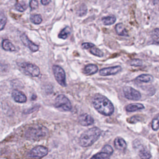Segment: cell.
Returning a JSON list of instances; mask_svg holds the SVG:
<instances>
[{"label": "cell", "mask_w": 159, "mask_h": 159, "mask_svg": "<svg viewBox=\"0 0 159 159\" xmlns=\"http://www.w3.org/2000/svg\"><path fill=\"white\" fill-rule=\"evenodd\" d=\"M93 105L98 112L104 116H111L114 111V106L111 101L101 94H97L93 98Z\"/></svg>", "instance_id": "obj_1"}, {"label": "cell", "mask_w": 159, "mask_h": 159, "mask_svg": "<svg viewBox=\"0 0 159 159\" xmlns=\"http://www.w3.org/2000/svg\"><path fill=\"white\" fill-rule=\"evenodd\" d=\"M101 130L98 127H92L84 132L79 139V143L81 147H87L92 145L101 136Z\"/></svg>", "instance_id": "obj_2"}, {"label": "cell", "mask_w": 159, "mask_h": 159, "mask_svg": "<svg viewBox=\"0 0 159 159\" xmlns=\"http://www.w3.org/2000/svg\"><path fill=\"white\" fill-rule=\"evenodd\" d=\"M48 135V130L41 125H35L30 127L25 132L26 137L34 140L43 139Z\"/></svg>", "instance_id": "obj_3"}, {"label": "cell", "mask_w": 159, "mask_h": 159, "mask_svg": "<svg viewBox=\"0 0 159 159\" xmlns=\"http://www.w3.org/2000/svg\"><path fill=\"white\" fill-rule=\"evenodd\" d=\"M54 106L56 108L62 111H70L72 106L70 100L63 94H59L55 99Z\"/></svg>", "instance_id": "obj_4"}, {"label": "cell", "mask_w": 159, "mask_h": 159, "mask_svg": "<svg viewBox=\"0 0 159 159\" xmlns=\"http://www.w3.org/2000/svg\"><path fill=\"white\" fill-rule=\"evenodd\" d=\"M19 66L25 74L29 76L36 77L39 76L40 73L39 68L33 63L23 62L19 64Z\"/></svg>", "instance_id": "obj_5"}, {"label": "cell", "mask_w": 159, "mask_h": 159, "mask_svg": "<svg viewBox=\"0 0 159 159\" xmlns=\"http://www.w3.org/2000/svg\"><path fill=\"white\" fill-rule=\"evenodd\" d=\"M48 153L47 147L42 145H38L34 147L29 153L28 157L32 159H40L46 156Z\"/></svg>", "instance_id": "obj_6"}, {"label": "cell", "mask_w": 159, "mask_h": 159, "mask_svg": "<svg viewBox=\"0 0 159 159\" xmlns=\"http://www.w3.org/2000/svg\"><path fill=\"white\" fill-rule=\"evenodd\" d=\"M52 69L55 78L58 84L63 87L66 86V75L63 69L58 65H53Z\"/></svg>", "instance_id": "obj_7"}, {"label": "cell", "mask_w": 159, "mask_h": 159, "mask_svg": "<svg viewBox=\"0 0 159 159\" xmlns=\"http://www.w3.org/2000/svg\"><path fill=\"white\" fill-rule=\"evenodd\" d=\"M123 92L125 98L128 99L137 101L141 98V94L140 92L130 86L124 87L123 88Z\"/></svg>", "instance_id": "obj_8"}, {"label": "cell", "mask_w": 159, "mask_h": 159, "mask_svg": "<svg viewBox=\"0 0 159 159\" xmlns=\"http://www.w3.org/2000/svg\"><path fill=\"white\" fill-rule=\"evenodd\" d=\"M20 39L21 40L22 42L23 43V44L25 46H26L27 47H28L32 52H37L39 50V47L37 45L33 43L31 40H30L28 38L27 35L25 34H24V33L20 35Z\"/></svg>", "instance_id": "obj_9"}, {"label": "cell", "mask_w": 159, "mask_h": 159, "mask_svg": "<svg viewBox=\"0 0 159 159\" xmlns=\"http://www.w3.org/2000/svg\"><path fill=\"white\" fill-rule=\"evenodd\" d=\"M121 70H122V68L120 66H115L104 68H102L99 71V75L101 76L113 75L120 71Z\"/></svg>", "instance_id": "obj_10"}, {"label": "cell", "mask_w": 159, "mask_h": 159, "mask_svg": "<svg viewBox=\"0 0 159 159\" xmlns=\"http://www.w3.org/2000/svg\"><path fill=\"white\" fill-rule=\"evenodd\" d=\"M78 122L81 125L88 126L93 124L94 119L90 115L88 114H83L79 116Z\"/></svg>", "instance_id": "obj_11"}, {"label": "cell", "mask_w": 159, "mask_h": 159, "mask_svg": "<svg viewBox=\"0 0 159 159\" xmlns=\"http://www.w3.org/2000/svg\"><path fill=\"white\" fill-rule=\"evenodd\" d=\"M12 97L14 100L17 102L24 103L25 102L27 101V97L25 94L17 89H14L12 91Z\"/></svg>", "instance_id": "obj_12"}, {"label": "cell", "mask_w": 159, "mask_h": 159, "mask_svg": "<svg viewBox=\"0 0 159 159\" xmlns=\"http://www.w3.org/2000/svg\"><path fill=\"white\" fill-rule=\"evenodd\" d=\"M114 146L118 150L124 152L127 148V143L121 137H117L114 141Z\"/></svg>", "instance_id": "obj_13"}, {"label": "cell", "mask_w": 159, "mask_h": 159, "mask_svg": "<svg viewBox=\"0 0 159 159\" xmlns=\"http://www.w3.org/2000/svg\"><path fill=\"white\" fill-rule=\"evenodd\" d=\"M98 70L97 65L94 64H88L83 68V73L86 75H91L96 73Z\"/></svg>", "instance_id": "obj_14"}, {"label": "cell", "mask_w": 159, "mask_h": 159, "mask_svg": "<svg viewBox=\"0 0 159 159\" xmlns=\"http://www.w3.org/2000/svg\"><path fill=\"white\" fill-rule=\"evenodd\" d=\"M145 107L142 104L140 103H132L129 104L125 107V109L127 112H135L137 111L142 110L144 109Z\"/></svg>", "instance_id": "obj_15"}, {"label": "cell", "mask_w": 159, "mask_h": 159, "mask_svg": "<svg viewBox=\"0 0 159 159\" xmlns=\"http://www.w3.org/2000/svg\"><path fill=\"white\" fill-rule=\"evenodd\" d=\"M115 30L117 34L120 36H128V32L126 30L125 26L122 23H119L116 25Z\"/></svg>", "instance_id": "obj_16"}, {"label": "cell", "mask_w": 159, "mask_h": 159, "mask_svg": "<svg viewBox=\"0 0 159 159\" xmlns=\"http://www.w3.org/2000/svg\"><path fill=\"white\" fill-rule=\"evenodd\" d=\"M2 47L6 51L14 52L16 50L15 46L8 39H4L2 42Z\"/></svg>", "instance_id": "obj_17"}, {"label": "cell", "mask_w": 159, "mask_h": 159, "mask_svg": "<svg viewBox=\"0 0 159 159\" xmlns=\"http://www.w3.org/2000/svg\"><path fill=\"white\" fill-rule=\"evenodd\" d=\"M139 155L141 159H150V153L143 147L140 146L139 147Z\"/></svg>", "instance_id": "obj_18"}, {"label": "cell", "mask_w": 159, "mask_h": 159, "mask_svg": "<svg viewBox=\"0 0 159 159\" xmlns=\"http://www.w3.org/2000/svg\"><path fill=\"white\" fill-rule=\"evenodd\" d=\"M135 80L142 83H149L153 80V76L148 74H142L138 76Z\"/></svg>", "instance_id": "obj_19"}, {"label": "cell", "mask_w": 159, "mask_h": 159, "mask_svg": "<svg viewBox=\"0 0 159 159\" xmlns=\"http://www.w3.org/2000/svg\"><path fill=\"white\" fill-rule=\"evenodd\" d=\"M71 33V29L68 26L65 27L63 30L60 31L58 34V37L62 39H66Z\"/></svg>", "instance_id": "obj_20"}, {"label": "cell", "mask_w": 159, "mask_h": 159, "mask_svg": "<svg viewBox=\"0 0 159 159\" xmlns=\"http://www.w3.org/2000/svg\"><path fill=\"white\" fill-rule=\"evenodd\" d=\"M116 20V19L114 16H106L104 17L102 19V23L106 25H109L113 24Z\"/></svg>", "instance_id": "obj_21"}, {"label": "cell", "mask_w": 159, "mask_h": 159, "mask_svg": "<svg viewBox=\"0 0 159 159\" xmlns=\"http://www.w3.org/2000/svg\"><path fill=\"white\" fill-rule=\"evenodd\" d=\"M110 156L111 155H109V154L101 151V152L98 153L93 156L91 159H109Z\"/></svg>", "instance_id": "obj_22"}, {"label": "cell", "mask_w": 159, "mask_h": 159, "mask_svg": "<svg viewBox=\"0 0 159 159\" xmlns=\"http://www.w3.org/2000/svg\"><path fill=\"white\" fill-rule=\"evenodd\" d=\"M30 20L35 24H40L42 21V18L40 14H33L30 16Z\"/></svg>", "instance_id": "obj_23"}, {"label": "cell", "mask_w": 159, "mask_h": 159, "mask_svg": "<svg viewBox=\"0 0 159 159\" xmlns=\"http://www.w3.org/2000/svg\"><path fill=\"white\" fill-rule=\"evenodd\" d=\"M89 52L91 54L97 56L98 57H102L104 54L103 52L99 48H98L97 47H96L95 46L91 47V48H89Z\"/></svg>", "instance_id": "obj_24"}, {"label": "cell", "mask_w": 159, "mask_h": 159, "mask_svg": "<svg viewBox=\"0 0 159 159\" xmlns=\"http://www.w3.org/2000/svg\"><path fill=\"white\" fill-rule=\"evenodd\" d=\"M86 11H87V9H86V6L84 5V4H83V5H81V6L78 8V9L77 10L76 14H77V15L79 16H83L84 15L86 14Z\"/></svg>", "instance_id": "obj_25"}, {"label": "cell", "mask_w": 159, "mask_h": 159, "mask_svg": "<svg viewBox=\"0 0 159 159\" xmlns=\"http://www.w3.org/2000/svg\"><path fill=\"white\" fill-rule=\"evenodd\" d=\"M152 37L154 42L156 43V44L158 43V39H159V30L158 28H156L152 32Z\"/></svg>", "instance_id": "obj_26"}, {"label": "cell", "mask_w": 159, "mask_h": 159, "mask_svg": "<svg viewBox=\"0 0 159 159\" xmlns=\"http://www.w3.org/2000/svg\"><path fill=\"white\" fill-rule=\"evenodd\" d=\"M143 64V61L140 59H133L130 61V65L134 66H140Z\"/></svg>", "instance_id": "obj_27"}, {"label": "cell", "mask_w": 159, "mask_h": 159, "mask_svg": "<svg viewBox=\"0 0 159 159\" xmlns=\"http://www.w3.org/2000/svg\"><path fill=\"white\" fill-rule=\"evenodd\" d=\"M101 151L109 154V155H111L112 153H113V149L112 147L109 145H106L104 147H103Z\"/></svg>", "instance_id": "obj_28"}, {"label": "cell", "mask_w": 159, "mask_h": 159, "mask_svg": "<svg viewBox=\"0 0 159 159\" xmlns=\"http://www.w3.org/2000/svg\"><path fill=\"white\" fill-rule=\"evenodd\" d=\"M152 127L153 130H157L158 129V116H157L155 118H154L152 122Z\"/></svg>", "instance_id": "obj_29"}, {"label": "cell", "mask_w": 159, "mask_h": 159, "mask_svg": "<svg viewBox=\"0 0 159 159\" xmlns=\"http://www.w3.org/2000/svg\"><path fill=\"white\" fill-rule=\"evenodd\" d=\"M29 6L31 9V10H34L37 9L39 6V2L37 0H30L29 2Z\"/></svg>", "instance_id": "obj_30"}, {"label": "cell", "mask_w": 159, "mask_h": 159, "mask_svg": "<svg viewBox=\"0 0 159 159\" xmlns=\"http://www.w3.org/2000/svg\"><path fill=\"white\" fill-rule=\"evenodd\" d=\"M15 7L16 10L19 12H24L26 9V6H23L22 4H20L19 2H16L15 4Z\"/></svg>", "instance_id": "obj_31"}, {"label": "cell", "mask_w": 159, "mask_h": 159, "mask_svg": "<svg viewBox=\"0 0 159 159\" xmlns=\"http://www.w3.org/2000/svg\"><path fill=\"white\" fill-rule=\"evenodd\" d=\"M81 46H82L83 48H84V49H89L95 45H94V44L90 43V42H85V43H83Z\"/></svg>", "instance_id": "obj_32"}, {"label": "cell", "mask_w": 159, "mask_h": 159, "mask_svg": "<svg viewBox=\"0 0 159 159\" xmlns=\"http://www.w3.org/2000/svg\"><path fill=\"white\" fill-rule=\"evenodd\" d=\"M6 22H7L6 17H3L1 19H0V31L4 29L6 24Z\"/></svg>", "instance_id": "obj_33"}, {"label": "cell", "mask_w": 159, "mask_h": 159, "mask_svg": "<svg viewBox=\"0 0 159 159\" xmlns=\"http://www.w3.org/2000/svg\"><path fill=\"white\" fill-rule=\"evenodd\" d=\"M51 0H41V3L43 4V5H47L50 2Z\"/></svg>", "instance_id": "obj_34"}]
</instances>
